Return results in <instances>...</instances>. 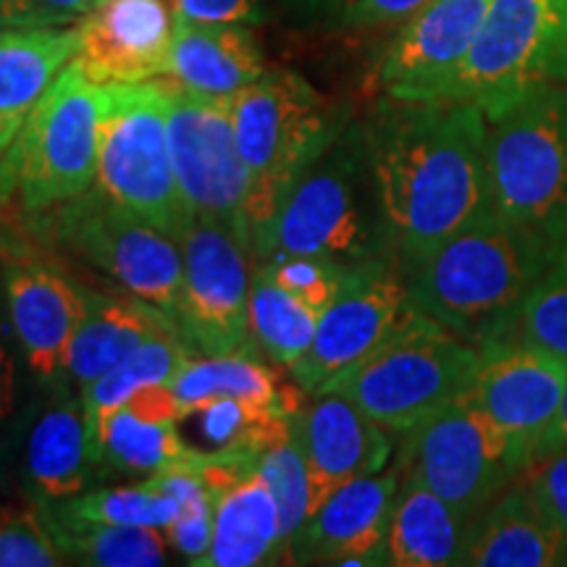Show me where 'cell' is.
Listing matches in <instances>:
<instances>
[{
  "instance_id": "cell-1",
  "label": "cell",
  "mask_w": 567,
  "mask_h": 567,
  "mask_svg": "<svg viewBox=\"0 0 567 567\" xmlns=\"http://www.w3.org/2000/svg\"><path fill=\"white\" fill-rule=\"evenodd\" d=\"M363 132L381 218L402 268L488 213L484 109L386 97Z\"/></svg>"
},
{
  "instance_id": "cell-2",
  "label": "cell",
  "mask_w": 567,
  "mask_h": 567,
  "mask_svg": "<svg viewBox=\"0 0 567 567\" xmlns=\"http://www.w3.org/2000/svg\"><path fill=\"white\" fill-rule=\"evenodd\" d=\"M559 247L484 213L405 268L410 302L471 344L499 334Z\"/></svg>"
},
{
  "instance_id": "cell-3",
  "label": "cell",
  "mask_w": 567,
  "mask_h": 567,
  "mask_svg": "<svg viewBox=\"0 0 567 567\" xmlns=\"http://www.w3.org/2000/svg\"><path fill=\"white\" fill-rule=\"evenodd\" d=\"M250 252L258 264L292 255H313L347 268L392 264L363 124L339 132L252 239Z\"/></svg>"
},
{
  "instance_id": "cell-4",
  "label": "cell",
  "mask_w": 567,
  "mask_h": 567,
  "mask_svg": "<svg viewBox=\"0 0 567 567\" xmlns=\"http://www.w3.org/2000/svg\"><path fill=\"white\" fill-rule=\"evenodd\" d=\"M234 132L250 174V245L276 216L292 187L344 130L326 97L289 69L266 71L231 97Z\"/></svg>"
},
{
  "instance_id": "cell-5",
  "label": "cell",
  "mask_w": 567,
  "mask_h": 567,
  "mask_svg": "<svg viewBox=\"0 0 567 567\" xmlns=\"http://www.w3.org/2000/svg\"><path fill=\"white\" fill-rule=\"evenodd\" d=\"M488 213L567 245V84H542L488 116Z\"/></svg>"
},
{
  "instance_id": "cell-6",
  "label": "cell",
  "mask_w": 567,
  "mask_h": 567,
  "mask_svg": "<svg viewBox=\"0 0 567 567\" xmlns=\"http://www.w3.org/2000/svg\"><path fill=\"white\" fill-rule=\"evenodd\" d=\"M103 87L74 59L0 158V200L40 216L95 187Z\"/></svg>"
},
{
  "instance_id": "cell-7",
  "label": "cell",
  "mask_w": 567,
  "mask_h": 567,
  "mask_svg": "<svg viewBox=\"0 0 567 567\" xmlns=\"http://www.w3.org/2000/svg\"><path fill=\"white\" fill-rule=\"evenodd\" d=\"M478 358L476 344L415 308L392 339L316 394L344 396L384 429L408 434L471 389Z\"/></svg>"
},
{
  "instance_id": "cell-8",
  "label": "cell",
  "mask_w": 567,
  "mask_h": 567,
  "mask_svg": "<svg viewBox=\"0 0 567 567\" xmlns=\"http://www.w3.org/2000/svg\"><path fill=\"white\" fill-rule=\"evenodd\" d=\"M101 87L103 122L95 187L179 243L189 210L174 174L163 76Z\"/></svg>"
},
{
  "instance_id": "cell-9",
  "label": "cell",
  "mask_w": 567,
  "mask_h": 567,
  "mask_svg": "<svg viewBox=\"0 0 567 567\" xmlns=\"http://www.w3.org/2000/svg\"><path fill=\"white\" fill-rule=\"evenodd\" d=\"M542 84H567V0H488L476 42L436 101L473 103L488 118Z\"/></svg>"
},
{
  "instance_id": "cell-10",
  "label": "cell",
  "mask_w": 567,
  "mask_h": 567,
  "mask_svg": "<svg viewBox=\"0 0 567 567\" xmlns=\"http://www.w3.org/2000/svg\"><path fill=\"white\" fill-rule=\"evenodd\" d=\"M63 250L84 260L176 326L182 297V247L158 226L111 200L97 187L40 213Z\"/></svg>"
},
{
  "instance_id": "cell-11",
  "label": "cell",
  "mask_w": 567,
  "mask_h": 567,
  "mask_svg": "<svg viewBox=\"0 0 567 567\" xmlns=\"http://www.w3.org/2000/svg\"><path fill=\"white\" fill-rule=\"evenodd\" d=\"M402 436V476L471 517L526 473L509 436L467 394Z\"/></svg>"
},
{
  "instance_id": "cell-12",
  "label": "cell",
  "mask_w": 567,
  "mask_h": 567,
  "mask_svg": "<svg viewBox=\"0 0 567 567\" xmlns=\"http://www.w3.org/2000/svg\"><path fill=\"white\" fill-rule=\"evenodd\" d=\"M168 101V145L176 184L189 216L218 221L250 247V174L234 132L231 101L203 95L163 76Z\"/></svg>"
},
{
  "instance_id": "cell-13",
  "label": "cell",
  "mask_w": 567,
  "mask_h": 567,
  "mask_svg": "<svg viewBox=\"0 0 567 567\" xmlns=\"http://www.w3.org/2000/svg\"><path fill=\"white\" fill-rule=\"evenodd\" d=\"M182 247L176 329L189 350L237 352L250 344V247L229 226L189 216Z\"/></svg>"
},
{
  "instance_id": "cell-14",
  "label": "cell",
  "mask_w": 567,
  "mask_h": 567,
  "mask_svg": "<svg viewBox=\"0 0 567 567\" xmlns=\"http://www.w3.org/2000/svg\"><path fill=\"white\" fill-rule=\"evenodd\" d=\"M413 310L405 276L396 274L392 264L358 268L318 318L313 344L289 368V375L305 394H316L326 381L392 339Z\"/></svg>"
},
{
  "instance_id": "cell-15",
  "label": "cell",
  "mask_w": 567,
  "mask_h": 567,
  "mask_svg": "<svg viewBox=\"0 0 567 567\" xmlns=\"http://www.w3.org/2000/svg\"><path fill=\"white\" fill-rule=\"evenodd\" d=\"M478 352L476 375L465 394L505 431L528 471L563 408L567 360L505 339L481 344Z\"/></svg>"
},
{
  "instance_id": "cell-16",
  "label": "cell",
  "mask_w": 567,
  "mask_h": 567,
  "mask_svg": "<svg viewBox=\"0 0 567 567\" xmlns=\"http://www.w3.org/2000/svg\"><path fill=\"white\" fill-rule=\"evenodd\" d=\"M400 492V467L339 484L310 515L287 559L295 565H389L386 536Z\"/></svg>"
},
{
  "instance_id": "cell-17",
  "label": "cell",
  "mask_w": 567,
  "mask_h": 567,
  "mask_svg": "<svg viewBox=\"0 0 567 567\" xmlns=\"http://www.w3.org/2000/svg\"><path fill=\"white\" fill-rule=\"evenodd\" d=\"M486 9L488 0H431L408 19L379 66L386 97L434 103L476 42Z\"/></svg>"
},
{
  "instance_id": "cell-18",
  "label": "cell",
  "mask_w": 567,
  "mask_h": 567,
  "mask_svg": "<svg viewBox=\"0 0 567 567\" xmlns=\"http://www.w3.org/2000/svg\"><path fill=\"white\" fill-rule=\"evenodd\" d=\"M76 32L74 63L95 84H137L168 74L172 0H103Z\"/></svg>"
},
{
  "instance_id": "cell-19",
  "label": "cell",
  "mask_w": 567,
  "mask_h": 567,
  "mask_svg": "<svg viewBox=\"0 0 567 567\" xmlns=\"http://www.w3.org/2000/svg\"><path fill=\"white\" fill-rule=\"evenodd\" d=\"M3 292L27 368L42 381L66 375L69 347L87 316L90 289L51 266L9 260L3 266Z\"/></svg>"
},
{
  "instance_id": "cell-20",
  "label": "cell",
  "mask_w": 567,
  "mask_h": 567,
  "mask_svg": "<svg viewBox=\"0 0 567 567\" xmlns=\"http://www.w3.org/2000/svg\"><path fill=\"white\" fill-rule=\"evenodd\" d=\"M289 429L326 496L344 481L381 473L394 452L389 429L339 394H313L289 415Z\"/></svg>"
},
{
  "instance_id": "cell-21",
  "label": "cell",
  "mask_w": 567,
  "mask_h": 567,
  "mask_svg": "<svg viewBox=\"0 0 567 567\" xmlns=\"http://www.w3.org/2000/svg\"><path fill=\"white\" fill-rule=\"evenodd\" d=\"M69 375L55 379L53 394L34 417L24 446V484L32 502H61L87 492L95 478L82 392Z\"/></svg>"
},
{
  "instance_id": "cell-22",
  "label": "cell",
  "mask_w": 567,
  "mask_h": 567,
  "mask_svg": "<svg viewBox=\"0 0 567 567\" xmlns=\"http://www.w3.org/2000/svg\"><path fill=\"white\" fill-rule=\"evenodd\" d=\"M463 565L563 567L567 565V534L538 505L520 476L473 517Z\"/></svg>"
},
{
  "instance_id": "cell-23",
  "label": "cell",
  "mask_w": 567,
  "mask_h": 567,
  "mask_svg": "<svg viewBox=\"0 0 567 567\" xmlns=\"http://www.w3.org/2000/svg\"><path fill=\"white\" fill-rule=\"evenodd\" d=\"M71 27H0V158L48 87L76 55Z\"/></svg>"
},
{
  "instance_id": "cell-24",
  "label": "cell",
  "mask_w": 567,
  "mask_h": 567,
  "mask_svg": "<svg viewBox=\"0 0 567 567\" xmlns=\"http://www.w3.org/2000/svg\"><path fill=\"white\" fill-rule=\"evenodd\" d=\"M264 51L250 24L174 21L168 74L184 87L231 101L266 74Z\"/></svg>"
},
{
  "instance_id": "cell-25",
  "label": "cell",
  "mask_w": 567,
  "mask_h": 567,
  "mask_svg": "<svg viewBox=\"0 0 567 567\" xmlns=\"http://www.w3.org/2000/svg\"><path fill=\"white\" fill-rule=\"evenodd\" d=\"M279 559V507L258 467L213 488V538L197 567H255Z\"/></svg>"
},
{
  "instance_id": "cell-26",
  "label": "cell",
  "mask_w": 567,
  "mask_h": 567,
  "mask_svg": "<svg viewBox=\"0 0 567 567\" xmlns=\"http://www.w3.org/2000/svg\"><path fill=\"white\" fill-rule=\"evenodd\" d=\"M179 331L153 305L137 297H111L92 292L87 297V316L69 347L66 375L76 392H84L92 381L118 365L147 339L161 331ZM182 337V334H179Z\"/></svg>"
},
{
  "instance_id": "cell-27",
  "label": "cell",
  "mask_w": 567,
  "mask_h": 567,
  "mask_svg": "<svg viewBox=\"0 0 567 567\" xmlns=\"http://www.w3.org/2000/svg\"><path fill=\"white\" fill-rule=\"evenodd\" d=\"M473 517L460 513L421 481L402 476L392 526L386 536L389 565L446 567L463 565Z\"/></svg>"
},
{
  "instance_id": "cell-28",
  "label": "cell",
  "mask_w": 567,
  "mask_h": 567,
  "mask_svg": "<svg viewBox=\"0 0 567 567\" xmlns=\"http://www.w3.org/2000/svg\"><path fill=\"white\" fill-rule=\"evenodd\" d=\"M32 507L69 563L90 567H158L168 563L166 530L90 520L63 502H32Z\"/></svg>"
},
{
  "instance_id": "cell-29",
  "label": "cell",
  "mask_w": 567,
  "mask_h": 567,
  "mask_svg": "<svg viewBox=\"0 0 567 567\" xmlns=\"http://www.w3.org/2000/svg\"><path fill=\"white\" fill-rule=\"evenodd\" d=\"M203 450H197L182 436L179 421H145L130 408H118L95 434L90 436L92 467L97 476H137V473L168 471L195 463Z\"/></svg>"
},
{
  "instance_id": "cell-30",
  "label": "cell",
  "mask_w": 567,
  "mask_h": 567,
  "mask_svg": "<svg viewBox=\"0 0 567 567\" xmlns=\"http://www.w3.org/2000/svg\"><path fill=\"white\" fill-rule=\"evenodd\" d=\"M168 386L179 400L182 415L210 396H239L292 415L302 408L305 394L295 381L292 386H284L279 375L255 358L250 344L237 352L189 358Z\"/></svg>"
},
{
  "instance_id": "cell-31",
  "label": "cell",
  "mask_w": 567,
  "mask_h": 567,
  "mask_svg": "<svg viewBox=\"0 0 567 567\" xmlns=\"http://www.w3.org/2000/svg\"><path fill=\"white\" fill-rule=\"evenodd\" d=\"M189 358H193V350L179 337V331L168 329L147 339L132 354H126L122 363L92 381L82 392L87 439L142 389L172 384Z\"/></svg>"
},
{
  "instance_id": "cell-32",
  "label": "cell",
  "mask_w": 567,
  "mask_h": 567,
  "mask_svg": "<svg viewBox=\"0 0 567 567\" xmlns=\"http://www.w3.org/2000/svg\"><path fill=\"white\" fill-rule=\"evenodd\" d=\"M318 318V310L289 295L274 281L268 268L258 264L250 287V342L271 363L289 371L313 344Z\"/></svg>"
},
{
  "instance_id": "cell-33",
  "label": "cell",
  "mask_w": 567,
  "mask_h": 567,
  "mask_svg": "<svg viewBox=\"0 0 567 567\" xmlns=\"http://www.w3.org/2000/svg\"><path fill=\"white\" fill-rule=\"evenodd\" d=\"M260 476L271 486L276 507H279L281 520V544L284 559H287L289 544L300 534L310 515L316 513L318 505L326 499V492L318 484L316 473L310 471L308 457L297 444L292 429L284 431L268 442L258 455Z\"/></svg>"
},
{
  "instance_id": "cell-34",
  "label": "cell",
  "mask_w": 567,
  "mask_h": 567,
  "mask_svg": "<svg viewBox=\"0 0 567 567\" xmlns=\"http://www.w3.org/2000/svg\"><path fill=\"white\" fill-rule=\"evenodd\" d=\"M523 342L567 360V245L549 260L547 271L523 297L492 342Z\"/></svg>"
},
{
  "instance_id": "cell-35",
  "label": "cell",
  "mask_w": 567,
  "mask_h": 567,
  "mask_svg": "<svg viewBox=\"0 0 567 567\" xmlns=\"http://www.w3.org/2000/svg\"><path fill=\"white\" fill-rule=\"evenodd\" d=\"M76 515L90 520L116 523V526L134 528H161L166 530L174 523L179 505L172 494L163 488L153 476L142 484L111 486V488H87V492L61 499Z\"/></svg>"
},
{
  "instance_id": "cell-36",
  "label": "cell",
  "mask_w": 567,
  "mask_h": 567,
  "mask_svg": "<svg viewBox=\"0 0 567 567\" xmlns=\"http://www.w3.org/2000/svg\"><path fill=\"white\" fill-rule=\"evenodd\" d=\"M200 457L153 476L179 505L174 523L166 528V538L189 565H200L213 538V488L200 473Z\"/></svg>"
},
{
  "instance_id": "cell-37",
  "label": "cell",
  "mask_w": 567,
  "mask_h": 567,
  "mask_svg": "<svg viewBox=\"0 0 567 567\" xmlns=\"http://www.w3.org/2000/svg\"><path fill=\"white\" fill-rule=\"evenodd\" d=\"M260 266H266L274 281L281 284L289 295H295L297 300H302L318 313H323L337 300L352 274L358 271V268L339 266L334 260L313 258V255H292V258H279Z\"/></svg>"
},
{
  "instance_id": "cell-38",
  "label": "cell",
  "mask_w": 567,
  "mask_h": 567,
  "mask_svg": "<svg viewBox=\"0 0 567 567\" xmlns=\"http://www.w3.org/2000/svg\"><path fill=\"white\" fill-rule=\"evenodd\" d=\"M69 559L40 523L34 507L0 515V567H59Z\"/></svg>"
},
{
  "instance_id": "cell-39",
  "label": "cell",
  "mask_w": 567,
  "mask_h": 567,
  "mask_svg": "<svg viewBox=\"0 0 567 567\" xmlns=\"http://www.w3.org/2000/svg\"><path fill=\"white\" fill-rule=\"evenodd\" d=\"M103 0H0V27L80 24Z\"/></svg>"
},
{
  "instance_id": "cell-40",
  "label": "cell",
  "mask_w": 567,
  "mask_h": 567,
  "mask_svg": "<svg viewBox=\"0 0 567 567\" xmlns=\"http://www.w3.org/2000/svg\"><path fill=\"white\" fill-rule=\"evenodd\" d=\"M523 481L534 492L538 505L547 509L551 520L567 534V450L536 460L523 473Z\"/></svg>"
},
{
  "instance_id": "cell-41",
  "label": "cell",
  "mask_w": 567,
  "mask_h": 567,
  "mask_svg": "<svg viewBox=\"0 0 567 567\" xmlns=\"http://www.w3.org/2000/svg\"><path fill=\"white\" fill-rule=\"evenodd\" d=\"M174 21L197 24H260L264 0H172Z\"/></svg>"
},
{
  "instance_id": "cell-42",
  "label": "cell",
  "mask_w": 567,
  "mask_h": 567,
  "mask_svg": "<svg viewBox=\"0 0 567 567\" xmlns=\"http://www.w3.org/2000/svg\"><path fill=\"white\" fill-rule=\"evenodd\" d=\"M431 0H347L339 11L347 27H389L405 24Z\"/></svg>"
},
{
  "instance_id": "cell-43",
  "label": "cell",
  "mask_w": 567,
  "mask_h": 567,
  "mask_svg": "<svg viewBox=\"0 0 567 567\" xmlns=\"http://www.w3.org/2000/svg\"><path fill=\"white\" fill-rule=\"evenodd\" d=\"M17 410V365H13L9 342L0 337V425Z\"/></svg>"
},
{
  "instance_id": "cell-44",
  "label": "cell",
  "mask_w": 567,
  "mask_h": 567,
  "mask_svg": "<svg viewBox=\"0 0 567 567\" xmlns=\"http://www.w3.org/2000/svg\"><path fill=\"white\" fill-rule=\"evenodd\" d=\"M559 450H567V381H565V396H563V408H559V415L555 425H551V431L544 439V444L538 446V455L536 460L547 457V455H555Z\"/></svg>"
},
{
  "instance_id": "cell-45",
  "label": "cell",
  "mask_w": 567,
  "mask_h": 567,
  "mask_svg": "<svg viewBox=\"0 0 567 567\" xmlns=\"http://www.w3.org/2000/svg\"><path fill=\"white\" fill-rule=\"evenodd\" d=\"M289 9L305 13V17H321V13L342 11L347 0H284Z\"/></svg>"
},
{
  "instance_id": "cell-46",
  "label": "cell",
  "mask_w": 567,
  "mask_h": 567,
  "mask_svg": "<svg viewBox=\"0 0 567 567\" xmlns=\"http://www.w3.org/2000/svg\"><path fill=\"white\" fill-rule=\"evenodd\" d=\"M0 337H6V329H3V321H0Z\"/></svg>"
},
{
  "instance_id": "cell-47",
  "label": "cell",
  "mask_w": 567,
  "mask_h": 567,
  "mask_svg": "<svg viewBox=\"0 0 567 567\" xmlns=\"http://www.w3.org/2000/svg\"><path fill=\"white\" fill-rule=\"evenodd\" d=\"M0 515H3V507H0Z\"/></svg>"
}]
</instances>
